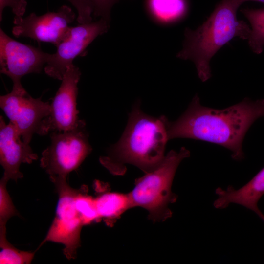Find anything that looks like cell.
<instances>
[{
  "instance_id": "1",
  "label": "cell",
  "mask_w": 264,
  "mask_h": 264,
  "mask_svg": "<svg viewBox=\"0 0 264 264\" xmlns=\"http://www.w3.org/2000/svg\"><path fill=\"white\" fill-rule=\"evenodd\" d=\"M264 118V99L245 98L222 110L203 106L196 95L183 114L167 122L169 139L186 138L222 146L232 152L236 160L243 158L245 135L258 118Z\"/></svg>"
},
{
  "instance_id": "2",
  "label": "cell",
  "mask_w": 264,
  "mask_h": 264,
  "mask_svg": "<svg viewBox=\"0 0 264 264\" xmlns=\"http://www.w3.org/2000/svg\"><path fill=\"white\" fill-rule=\"evenodd\" d=\"M168 119L155 117L142 111L140 101L133 106L125 131L119 139L108 150L100 163L111 173L119 175L125 164L133 165L145 173L157 167L165 157L169 139Z\"/></svg>"
},
{
  "instance_id": "3",
  "label": "cell",
  "mask_w": 264,
  "mask_h": 264,
  "mask_svg": "<svg viewBox=\"0 0 264 264\" xmlns=\"http://www.w3.org/2000/svg\"><path fill=\"white\" fill-rule=\"evenodd\" d=\"M241 4L238 0H222L202 25L196 30L186 28L183 48L176 57L195 64L202 82L211 76L210 61L217 52L235 37L247 39L250 28L237 18Z\"/></svg>"
},
{
  "instance_id": "4",
  "label": "cell",
  "mask_w": 264,
  "mask_h": 264,
  "mask_svg": "<svg viewBox=\"0 0 264 264\" xmlns=\"http://www.w3.org/2000/svg\"><path fill=\"white\" fill-rule=\"evenodd\" d=\"M190 155V151L185 147L178 151L171 150L157 167L137 180L128 193L132 208L146 209L149 218L154 221L170 218L172 212L169 205L177 199V196L172 191L173 181L178 165Z\"/></svg>"
},
{
  "instance_id": "5",
  "label": "cell",
  "mask_w": 264,
  "mask_h": 264,
  "mask_svg": "<svg viewBox=\"0 0 264 264\" xmlns=\"http://www.w3.org/2000/svg\"><path fill=\"white\" fill-rule=\"evenodd\" d=\"M50 138L51 144L42 153L40 166L54 183L67 179L90 154L92 147L84 120L72 130L52 132Z\"/></svg>"
},
{
  "instance_id": "6",
  "label": "cell",
  "mask_w": 264,
  "mask_h": 264,
  "mask_svg": "<svg viewBox=\"0 0 264 264\" xmlns=\"http://www.w3.org/2000/svg\"><path fill=\"white\" fill-rule=\"evenodd\" d=\"M54 184L59 197L55 216L39 248L47 242L61 243L66 257L74 259L81 246V232L84 225L74 204L78 189L70 187L67 180Z\"/></svg>"
},
{
  "instance_id": "7",
  "label": "cell",
  "mask_w": 264,
  "mask_h": 264,
  "mask_svg": "<svg viewBox=\"0 0 264 264\" xmlns=\"http://www.w3.org/2000/svg\"><path fill=\"white\" fill-rule=\"evenodd\" d=\"M50 55L11 38L0 29V70L12 80V91L27 93L22 85L21 78L29 73L41 72Z\"/></svg>"
},
{
  "instance_id": "8",
  "label": "cell",
  "mask_w": 264,
  "mask_h": 264,
  "mask_svg": "<svg viewBox=\"0 0 264 264\" xmlns=\"http://www.w3.org/2000/svg\"><path fill=\"white\" fill-rule=\"evenodd\" d=\"M109 22L99 21L71 27L67 34L57 46L55 53L50 54L44 67L50 77L62 80L73 60L84 53L87 47L98 36L106 33Z\"/></svg>"
},
{
  "instance_id": "9",
  "label": "cell",
  "mask_w": 264,
  "mask_h": 264,
  "mask_svg": "<svg viewBox=\"0 0 264 264\" xmlns=\"http://www.w3.org/2000/svg\"><path fill=\"white\" fill-rule=\"evenodd\" d=\"M76 18L73 10L66 5L56 12L37 16L31 13L25 18L15 16L12 33L16 37H28L38 42L50 43L56 47L70 30L69 24Z\"/></svg>"
},
{
  "instance_id": "10",
  "label": "cell",
  "mask_w": 264,
  "mask_h": 264,
  "mask_svg": "<svg viewBox=\"0 0 264 264\" xmlns=\"http://www.w3.org/2000/svg\"><path fill=\"white\" fill-rule=\"evenodd\" d=\"M81 75L79 68L73 64L68 68L50 104V114L43 121L40 135L70 130L81 123L77 109V85Z\"/></svg>"
},
{
  "instance_id": "11",
  "label": "cell",
  "mask_w": 264,
  "mask_h": 264,
  "mask_svg": "<svg viewBox=\"0 0 264 264\" xmlns=\"http://www.w3.org/2000/svg\"><path fill=\"white\" fill-rule=\"evenodd\" d=\"M0 106L23 141L28 144L34 134L40 135L43 121L50 112L48 101L12 90L0 97Z\"/></svg>"
},
{
  "instance_id": "12",
  "label": "cell",
  "mask_w": 264,
  "mask_h": 264,
  "mask_svg": "<svg viewBox=\"0 0 264 264\" xmlns=\"http://www.w3.org/2000/svg\"><path fill=\"white\" fill-rule=\"evenodd\" d=\"M38 155L29 144L23 141L15 126L6 124L0 117V163L4 169L3 176L7 180L17 181L23 177L20 171L22 163L30 164L37 160Z\"/></svg>"
},
{
  "instance_id": "13",
  "label": "cell",
  "mask_w": 264,
  "mask_h": 264,
  "mask_svg": "<svg viewBox=\"0 0 264 264\" xmlns=\"http://www.w3.org/2000/svg\"><path fill=\"white\" fill-rule=\"evenodd\" d=\"M218 198L213 202L217 209H224L235 203L252 210L264 221V215L258 203L264 194V167L250 181L238 189L229 185L226 190L218 187L215 190Z\"/></svg>"
},
{
  "instance_id": "14",
  "label": "cell",
  "mask_w": 264,
  "mask_h": 264,
  "mask_svg": "<svg viewBox=\"0 0 264 264\" xmlns=\"http://www.w3.org/2000/svg\"><path fill=\"white\" fill-rule=\"evenodd\" d=\"M95 202L100 219H103L107 222H111L132 208L128 194L104 193L95 198Z\"/></svg>"
},
{
  "instance_id": "15",
  "label": "cell",
  "mask_w": 264,
  "mask_h": 264,
  "mask_svg": "<svg viewBox=\"0 0 264 264\" xmlns=\"http://www.w3.org/2000/svg\"><path fill=\"white\" fill-rule=\"evenodd\" d=\"M148 6L154 17L163 22L176 21L186 11L185 0H148Z\"/></svg>"
},
{
  "instance_id": "16",
  "label": "cell",
  "mask_w": 264,
  "mask_h": 264,
  "mask_svg": "<svg viewBox=\"0 0 264 264\" xmlns=\"http://www.w3.org/2000/svg\"><path fill=\"white\" fill-rule=\"evenodd\" d=\"M241 12L249 22L251 27L248 38V44L252 51L261 53L264 47V8H243Z\"/></svg>"
},
{
  "instance_id": "17",
  "label": "cell",
  "mask_w": 264,
  "mask_h": 264,
  "mask_svg": "<svg viewBox=\"0 0 264 264\" xmlns=\"http://www.w3.org/2000/svg\"><path fill=\"white\" fill-rule=\"evenodd\" d=\"M85 187L78 189L74 198L75 208L84 225L101 220L96 208L95 198L87 194Z\"/></svg>"
},
{
  "instance_id": "18",
  "label": "cell",
  "mask_w": 264,
  "mask_h": 264,
  "mask_svg": "<svg viewBox=\"0 0 264 264\" xmlns=\"http://www.w3.org/2000/svg\"><path fill=\"white\" fill-rule=\"evenodd\" d=\"M0 264H29L35 254L18 249L8 241L6 236H0Z\"/></svg>"
},
{
  "instance_id": "19",
  "label": "cell",
  "mask_w": 264,
  "mask_h": 264,
  "mask_svg": "<svg viewBox=\"0 0 264 264\" xmlns=\"http://www.w3.org/2000/svg\"><path fill=\"white\" fill-rule=\"evenodd\" d=\"M8 181L3 176L0 180V233H6L8 220L19 215L7 191Z\"/></svg>"
},
{
  "instance_id": "20",
  "label": "cell",
  "mask_w": 264,
  "mask_h": 264,
  "mask_svg": "<svg viewBox=\"0 0 264 264\" xmlns=\"http://www.w3.org/2000/svg\"><path fill=\"white\" fill-rule=\"evenodd\" d=\"M92 2L95 17H100L110 22V11L112 6L121 0H90Z\"/></svg>"
},
{
  "instance_id": "21",
  "label": "cell",
  "mask_w": 264,
  "mask_h": 264,
  "mask_svg": "<svg viewBox=\"0 0 264 264\" xmlns=\"http://www.w3.org/2000/svg\"><path fill=\"white\" fill-rule=\"evenodd\" d=\"M26 7L25 0H0V21L2 20L3 12L5 7L11 8L15 16L23 17Z\"/></svg>"
},
{
  "instance_id": "22",
  "label": "cell",
  "mask_w": 264,
  "mask_h": 264,
  "mask_svg": "<svg viewBox=\"0 0 264 264\" xmlns=\"http://www.w3.org/2000/svg\"><path fill=\"white\" fill-rule=\"evenodd\" d=\"M238 0L241 4L244 2H247L249 1L259 2L264 4V0Z\"/></svg>"
}]
</instances>
